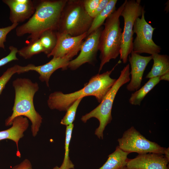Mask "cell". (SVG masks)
Listing matches in <instances>:
<instances>
[{"label":"cell","instance_id":"7402d4cb","mask_svg":"<svg viewBox=\"0 0 169 169\" xmlns=\"http://www.w3.org/2000/svg\"><path fill=\"white\" fill-rule=\"evenodd\" d=\"M27 46L18 50V54L25 59L31 58L33 55L44 52V49L39 39L27 43Z\"/></svg>","mask_w":169,"mask_h":169},{"label":"cell","instance_id":"836d02e7","mask_svg":"<svg viewBox=\"0 0 169 169\" xmlns=\"http://www.w3.org/2000/svg\"><path fill=\"white\" fill-rule=\"evenodd\" d=\"M123 169H128L127 168L126 166H125L123 168Z\"/></svg>","mask_w":169,"mask_h":169},{"label":"cell","instance_id":"6da1fadb","mask_svg":"<svg viewBox=\"0 0 169 169\" xmlns=\"http://www.w3.org/2000/svg\"><path fill=\"white\" fill-rule=\"evenodd\" d=\"M67 0H33L35 12L29 20L17 27L16 33L21 37L28 33V42L38 39L41 34L48 30L57 31L61 12Z\"/></svg>","mask_w":169,"mask_h":169},{"label":"cell","instance_id":"4316f807","mask_svg":"<svg viewBox=\"0 0 169 169\" xmlns=\"http://www.w3.org/2000/svg\"><path fill=\"white\" fill-rule=\"evenodd\" d=\"M9 49L10 51L8 55L0 59V67L12 61L18 59L16 56L18 50V49L13 46H10Z\"/></svg>","mask_w":169,"mask_h":169},{"label":"cell","instance_id":"30bf717a","mask_svg":"<svg viewBox=\"0 0 169 169\" xmlns=\"http://www.w3.org/2000/svg\"><path fill=\"white\" fill-rule=\"evenodd\" d=\"M102 28L100 27L86 37L81 44L79 55L69 61L68 68L75 70L86 63L92 64L99 50V40Z\"/></svg>","mask_w":169,"mask_h":169},{"label":"cell","instance_id":"83f0119b","mask_svg":"<svg viewBox=\"0 0 169 169\" xmlns=\"http://www.w3.org/2000/svg\"><path fill=\"white\" fill-rule=\"evenodd\" d=\"M100 0H84L83 6L87 13L90 16L97 8Z\"/></svg>","mask_w":169,"mask_h":169},{"label":"cell","instance_id":"7c38bea8","mask_svg":"<svg viewBox=\"0 0 169 169\" xmlns=\"http://www.w3.org/2000/svg\"><path fill=\"white\" fill-rule=\"evenodd\" d=\"M69 58L63 57H53L47 63L44 64L36 66L32 64H29L26 66H19L18 74L35 71L39 74V79L42 82H45L47 87H49V81L52 74L56 70L61 69L62 70L67 69L69 61Z\"/></svg>","mask_w":169,"mask_h":169},{"label":"cell","instance_id":"9a60e30c","mask_svg":"<svg viewBox=\"0 0 169 169\" xmlns=\"http://www.w3.org/2000/svg\"><path fill=\"white\" fill-rule=\"evenodd\" d=\"M10 9L9 19L12 23L23 22L30 18L35 11L31 0H3Z\"/></svg>","mask_w":169,"mask_h":169},{"label":"cell","instance_id":"52a82bcc","mask_svg":"<svg viewBox=\"0 0 169 169\" xmlns=\"http://www.w3.org/2000/svg\"><path fill=\"white\" fill-rule=\"evenodd\" d=\"M140 0H125L120 16L124 20L120 52V60L124 64L127 63L129 55L133 51L134 33L133 28L136 20L141 16L144 9Z\"/></svg>","mask_w":169,"mask_h":169},{"label":"cell","instance_id":"8992f818","mask_svg":"<svg viewBox=\"0 0 169 169\" xmlns=\"http://www.w3.org/2000/svg\"><path fill=\"white\" fill-rule=\"evenodd\" d=\"M130 64H127L121 71L119 78L116 79L111 89L100 104L94 110L81 117V120L85 123L92 118L97 119L99 125L95 132L99 139H103V132L106 126L110 123L112 118L111 110L115 96L120 88L130 80Z\"/></svg>","mask_w":169,"mask_h":169},{"label":"cell","instance_id":"f1b7e54d","mask_svg":"<svg viewBox=\"0 0 169 169\" xmlns=\"http://www.w3.org/2000/svg\"><path fill=\"white\" fill-rule=\"evenodd\" d=\"M110 0H100L97 8L90 16L93 19L96 17L106 6Z\"/></svg>","mask_w":169,"mask_h":169},{"label":"cell","instance_id":"44dd1931","mask_svg":"<svg viewBox=\"0 0 169 169\" xmlns=\"http://www.w3.org/2000/svg\"><path fill=\"white\" fill-rule=\"evenodd\" d=\"M39 40L44 49V52L47 56L55 47L57 41V31L48 30L44 31L39 36Z\"/></svg>","mask_w":169,"mask_h":169},{"label":"cell","instance_id":"4fadbf2b","mask_svg":"<svg viewBox=\"0 0 169 169\" xmlns=\"http://www.w3.org/2000/svg\"><path fill=\"white\" fill-rule=\"evenodd\" d=\"M169 161L163 154L149 153L128 158L126 166L128 169H169Z\"/></svg>","mask_w":169,"mask_h":169},{"label":"cell","instance_id":"7a4b0ae2","mask_svg":"<svg viewBox=\"0 0 169 169\" xmlns=\"http://www.w3.org/2000/svg\"><path fill=\"white\" fill-rule=\"evenodd\" d=\"M118 64L111 70L92 77L83 88L77 91L69 94L57 91L50 94L47 100L48 107L51 110L66 111L77 100L88 96H95L100 103L116 79L111 78L110 75Z\"/></svg>","mask_w":169,"mask_h":169},{"label":"cell","instance_id":"9c48e42d","mask_svg":"<svg viewBox=\"0 0 169 169\" xmlns=\"http://www.w3.org/2000/svg\"><path fill=\"white\" fill-rule=\"evenodd\" d=\"M145 11L143 10L141 18H137L134 23L133 31L136 37L133 41V51L138 54L145 53L151 55L161 52V48L153 40V33L155 28L146 21Z\"/></svg>","mask_w":169,"mask_h":169},{"label":"cell","instance_id":"ac0fdd59","mask_svg":"<svg viewBox=\"0 0 169 169\" xmlns=\"http://www.w3.org/2000/svg\"><path fill=\"white\" fill-rule=\"evenodd\" d=\"M129 154L123 151L118 146L114 151L108 156L106 162L98 169H123L126 166Z\"/></svg>","mask_w":169,"mask_h":169},{"label":"cell","instance_id":"f546056e","mask_svg":"<svg viewBox=\"0 0 169 169\" xmlns=\"http://www.w3.org/2000/svg\"><path fill=\"white\" fill-rule=\"evenodd\" d=\"M11 169H33V168L30 161L28 159H25L20 164L15 166Z\"/></svg>","mask_w":169,"mask_h":169},{"label":"cell","instance_id":"ffe728a7","mask_svg":"<svg viewBox=\"0 0 169 169\" xmlns=\"http://www.w3.org/2000/svg\"><path fill=\"white\" fill-rule=\"evenodd\" d=\"M161 81L160 76L150 78L141 88L132 94L129 103L133 105H140L146 95Z\"/></svg>","mask_w":169,"mask_h":169},{"label":"cell","instance_id":"3957f363","mask_svg":"<svg viewBox=\"0 0 169 169\" xmlns=\"http://www.w3.org/2000/svg\"><path fill=\"white\" fill-rule=\"evenodd\" d=\"M15 92L13 113L6 120L5 124L9 126L16 117L24 116L31 121V130L33 136H35L38 131L42 121L41 115L35 110L33 98L39 90L38 84L29 79L18 78L13 82Z\"/></svg>","mask_w":169,"mask_h":169},{"label":"cell","instance_id":"1f68e13d","mask_svg":"<svg viewBox=\"0 0 169 169\" xmlns=\"http://www.w3.org/2000/svg\"><path fill=\"white\" fill-rule=\"evenodd\" d=\"M165 156L169 160V148H166L164 153Z\"/></svg>","mask_w":169,"mask_h":169},{"label":"cell","instance_id":"d6a6232c","mask_svg":"<svg viewBox=\"0 0 169 169\" xmlns=\"http://www.w3.org/2000/svg\"><path fill=\"white\" fill-rule=\"evenodd\" d=\"M53 169H59V167L58 166H56L54 167Z\"/></svg>","mask_w":169,"mask_h":169},{"label":"cell","instance_id":"d6986e66","mask_svg":"<svg viewBox=\"0 0 169 169\" xmlns=\"http://www.w3.org/2000/svg\"><path fill=\"white\" fill-rule=\"evenodd\" d=\"M117 2V0H110L105 7L93 18L91 26L87 33V36L104 24L108 17L116 10Z\"/></svg>","mask_w":169,"mask_h":169},{"label":"cell","instance_id":"5bb4252c","mask_svg":"<svg viewBox=\"0 0 169 169\" xmlns=\"http://www.w3.org/2000/svg\"><path fill=\"white\" fill-rule=\"evenodd\" d=\"M131 54L129 61L131 68L130 74L131 78L126 86V89L129 91H134L140 88L144 72L147 64L152 59V56L151 55L142 56L133 51Z\"/></svg>","mask_w":169,"mask_h":169},{"label":"cell","instance_id":"2e32d148","mask_svg":"<svg viewBox=\"0 0 169 169\" xmlns=\"http://www.w3.org/2000/svg\"><path fill=\"white\" fill-rule=\"evenodd\" d=\"M12 126L7 130L0 131V141L9 139L16 144L17 151V156L20 157L21 154L18 148V142L20 139L24 136L23 133L29 126L28 120L27 117L19 116L13 120Z\"/></svg>","mask_w":169,"mask_h":169},{"label":"cell","instance_id":"484cf974","mask_svg":"<svg viewBox=\"0 0 169 169\" xmlns=\"http://www.w3.org/2000/svg\"><path fill=\"white\" fill-rule=\"evenodd\" d=\"M18 23H14L7 27L0 28V48L5 49L4 43L6 41L7 34L12 30L17 28Z\"/></svg>","mask_w":169,"mask_h":169},{"label":"cell","instance_id":"4dcf8cb0","mask_svg":"<svg viewBox=\"0 0 169 169\" xmlns=\"http://www.w3.org/2000/svg\"><path fill=\"white\" fill-rule=\"evenodd\" d=\"M160 80H165L169 81V72H168L163 75L160 76Z\"/></svg>","mask_w":169,"mask_h":169},{"label":"cell","instance_id":"d4e9b609","mask_svg":"<svg viewBox=\"0 0 169 169\" xmlns=\"http://www.w3.org/2000/svg\"><path fill=\"white\" fill-rule=\"evenodd\" d=\"M19 65L15 64L8 69L0 77V95L12 76L18 73Z\"/></svg>","mask_w":169,"mask_h":169},{"label":"cell","instance_id":"277c9868","mask_svg":"<svg viewBox=\"0 0 169 169\" xmlns=\"http://www.w3.org/2000/svg\"><path fill=\"white\" fill-rule=\"evenodd\" d=\"M125 3V0L108 17L104 23V28L99 40L100 59L99 72L106 63L112 59H116L120 54L122 36L120 17Z\"/></svg>","mask_w":169,"mask_h":169},{"label":"cell","instance_id":"ba28073f","mask_svg":"<svg viewBox=\"0 0 169 169\" xmlns=\"http://www.w3.org/2000/svg\"><path fill=\"white\" fill-rule=\"evenodd\" d=\"M117 141L119 147L129 153L136 152L142 154L155 153L164 154L166 148L147 139L134 126L125 131Z\"/></svg>","mask_w":169,"mask_h":169},{"label":"cell","instance_id":"e0dca14e","mask_svg":"<svg viewBox=\"0 0 169 169\" xmlns=\"http://www.w3.org/2000/svg\"><path fill=\"white\" fill-rule=\"evenodd\" d=\"M151 55L153 64L151 71L146 75V78L160 76L169 72V57L168 55L158 54Z\"/></svg>","mask_w":169,"mask_h":169},{"label":"cell","instance_id":"cb8c5ba5","mask_svg":"<svg viewBox=\"0 0 169 169\" xmlns=\"http://www.w3.org/2000/svg\"><path fill=\"white\" fill-rule=\"evenodd\" d=\"M83 98H81L77 100L68 108L65 115L61 121V124L67 126L73 124L77 109Z\"/></svg>","mask_w":169,"mask_h":169},{"label":"cell","instance_id":"5b68a950","mask_svg":"<svg viewBox=\"0 0 169 169\" xmlns=\"http://www.w3.org/2000/svg\"><path fill=\"white\" fill-rule=\"evenodd\" d=\"M93 18L86 12L83 0H67L61 12L57 31L72 36L87 33Z\"/></svg>","mask_w":169,"mask_h":169},{"label":"cell","instance_id":"8fae6325","mask_svg":"<svg viewBox=\"0 0 169 169\" xmlns=\"http://www.w3.org/2000/svg\"><path fill=\"white\" fill-rule=\"evenodd\" d=\"M57 41L52 52L47 57H65L71 60L80 50L84 39L87 36V33L81 35L72 36L57 31Z\"/></svg>","mask_w":169,"mask_h":169},{"label":"cell","instance_id":"603a6c76","mask_svg":"<svg viewBox=\"0 0 169 169\" xmlns=\"http://www.w3.org/2000/svg\"><path fill=\"white\" fill-rule=\"evenodd\" d=\"M65 142V153L63 163L59 169H74V165L70 159L69 156V146L74 126L73 124L66 126Z\"/></svg>","mask_w":169,"mask_h":169}]
</instances>
